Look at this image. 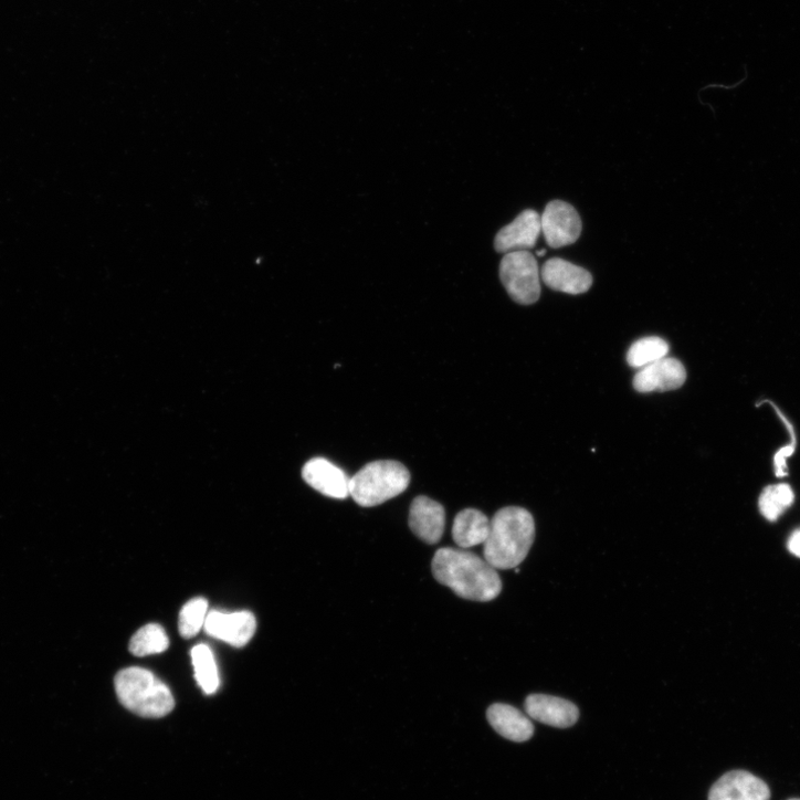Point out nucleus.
<instances>
[{"label": "nucleus", "instance_id": "obj_5", "mask_svg": "<svg viewBox=\"0 0 800 800\" xmlns=\"http://www.w3.org/2000/svg\"><path fill=\"white\" fill-rule=\"evenodd\" d=\"M501 281L520 305H533L540 297V272L536 259L528 251L510 252L502 260Z\"/></svg>", "mask_w": 800, "mask_h": 800}, {"label": "nucleus", "instance_id": "obj_7", "mask_svg": "<svg viewBox=\"0 0 800 800\" xmlns=\"http://www.w3.org/2000/svg\"><path fill=\"white\" fill-rule=\"evenodd\" d=\"M204 629L211 638L236 649H242L255 635L257 623L251 612L224 613L212 611L208 615Z\"/></svg>", "mask_w": 800, "mask_h": 800}, {"label": "nucleus", "instance_id": "obj_11", "mask_svg": "<svg viewBox=\"0 0 800 800\" xmlns=\"http://www.w3.org/2000/svg\"><path fill=\"white\" fill-rule=\"evenodd\" d=\"M540 277L549 288L569 295L583 294L592 285V276L588 271L561 259L547 261Z\"/></svg>", "mask_w": 800, "mask_h": 800}, {"label": "nucleus", "instance_id": "obj_8", "mask_svg": "<svg viewBox=\"0 0 800 800\" xmlns=\"http://www.w3.org/2000/svg\"><path fill=\"white\" fill-rule=\"evenodd\" d=\"M768 785L745 770H733L712 787L708 800H769Z\"/></svg>", "mask_w": 800, "mask_h": 800}, {"label": "nucleus", "instance_id": "obj_15", "mask_svg": "<svg viewBox=\"0 0 800 800\" xmlns=\"http://www.w3.org/2000/svg\"><path fill=\"white\" fill-rule=\"evenodd\" d=\"M487 719L501 736L512 741H527L534 735V725L529 718L510 705H492L487 710Z\"/></svg>", "mask_w": 800, "mask_h": 800}, {"label": "nucleus", "instance_id": "obj_3", "mask_svg": "<svg viewBox=\"0 0 800 800\" xmlns=\"http://www.w3.org/2000/svg\"><path fill=\"white\" fill-rule=\"evenodd\" d=\"M115 690L122 705L144 718H161L175 708L167 685L144 669L120 671L115 677Z\"/></svg>", "mask_w": 800, "mask_h": 800}, {"label": "nucleus", "instance_id": "obj_23", "mask_svg": "<svg viewBox=\"0 0 800 800\" xmlns=\"http://www.w3.org/2000/svg\"><path fill=\"white\" fill-rule=\"evenodd\" d=\"M545 254H546V251H543V252H538V253H537L538 256H544Z\"/></svg>", "mask_w": 800, "mask_h": 800}, {"label": "nucleus", "instance_id": "obj_12", "mask_svg": "<svg viewBox=\"0 0 800 800\" xmlns=\"http://www.w3.org/2000/svg\"><path fill=\"white\" fill-rule=\"evenodd\" d=\"M541 233V220L537 212L527 210L513 223L505 227L495 238L498 253H510L533 249Z\"/></svg>", "mask_w": 800, "mask_h": 800}, {"label": "nucleus", "instance_id": "obj_20", "mask_svg": "<svg viewBox=\"0 0 800 800\" xmlns=\"http://www.w3.org/2000/svg\"><path fill=\"white\" fill-rule=\"evenodd\" d=\"M794 495L787 484L766 487L759 497L761 515L769 522H776L793 503Z\"/></svg>", "mask_w": 800, "mask_h": 800}, {"label": "nucleus", "instance_id": "obj_2", "mask_svg": "<svg viewBox=\"0 0 800 800\" xmlns=\"http://www.w3.org/2000/svg\"><path fill=\"white\" fill-rule=\"evenodd\" d=\"M535 539V522L522 507H505L491 520L484 544V557L496 569L517 568L527 557Z\"/></svg>", "mask_w": 800, "mask_h": 800}, {"label": "nucleus", "instance_id": "obj_21", "mask_svg": "<svg viewBox=\"0 0 800 800\" xmlns=\"http://www.w3.org/2000/svg\"><path fill=\"white\" fill-rule=\"evenodd\" d=\"M209 615V602L206 598H193L188 602L179 614V633L182 639L194 638L206 627Z\"/></svg>", "mask_w": 800, "mask_h": 800}, {"label": "nucleus", "instance_id": "obj_4", "mask_svg": "<svg viewBox=\"0 0 800 800\" xmlns=\"http://www.w3.org/2000/svg\"><path fill=\"white\" fill-rule=\"evenodd\" d=\"M411 474L394 461H377L364 466L350 478L349 496L361 507H375L404 493Z\"/></svg>", "mask_w": 800, "mask_h": 800}, {"label": "nucleus", "instance_id": "obj_18", "mask_svg": "<svg viewBox=\"0 0 800 800\" xmlns=\"http://www.w3.org/2000/svg\"><path fill=\"white\" fill-rule=\"evenodd\" d=\"M670 352V345L661 337H644L635 341L628 352V362L631 367L642 369L665 357Z\"/></svg>", "mask_w": 800, "mask_h": 800}, {"label": "nucleus", "instance_id": "obj_17", "mask_svg": "<svg viewBox=\"0 0 800 800\" xmlns=\"http://www.w3.org/2000/svg\"><path fill=\"white\" fill-rule=\"evenodd\" d=\"M191 660L194 677L200 688L208 695L215 694L220 687V676L211 649L206 644L194 646L191 651Z\"/></svg>", "mask_w": 800, "mask_h": 800}, {"label": "nucleus", "instance_id": "obj_19", "mask_svg": "<svg viewBox=\"0 0 800 800\" xmlns=\"http://www.w3.org/2000/svg\"><path fill=\"white\" fill-rule=\"evenodd\" d=\"M169 648V639L158 624L141 628L130 640L129 651L134 656L145 657L164 653Z\"/></svg>", "mask_w": 800, "mask_h": 800}, {"label": "nucleus", "instance_id": "obj_22", "mask_svg": "<svg viewBox=\"0 0 800 800\" xmlns=\"http://www.w3.org/2000/svg\"><path fill=\"white\" fill-rule=\"evenodd\" d=\"M789 551L800 558V529L793 531L787 543Z\"/></svg>", "mask_w": 800, "mask_h": 800}, {"label": "nucleus", "instance_id": "obj_10", "mask_svg": "<svg viewBox=\"0 0 800 800\" xmlns=\"http://www.w3.org/2000/svg\"><path fill=\"white\" fill-rule=\"evenodd\" d=\"M304 481L315 491L334 499L349 496L350 478L328 460H310L303 469Z\"/></svg>", "mask_w": 800, "mask_h": 800}, {"label": "nucleus", "instance_id": "obj_1", "mask_svg": "<svg viewBox=\"0 0 800 800\" xmlns=\"http://www.w3.org/2000/svg\"><path fill=\"white\" fill-rule=\"evenodd\" d=\"M433 575L457 596L473 602H491L503 589L502 579L485 559L463 548H441L436 551Z\"/></svg>", "mask_w": 800, "mask_h": 800}, {"label": "nucleus", "instance_id": "obj_6", "mask_svg": "<svg viewBox=\"0 0 800 800\" xmlns=\"http://www.w3.org/2000/svg\"><path fill=\"white\" fill-rule=\"evenodd\" d=\"M541 232L551 249L568 246L581 234V220L577 211L562 200H552L540 217Z\"/></svg>", "mask_w": 800, "mask_h": 800}, {"label": "nucleus", "instance_id": "obj_16", "mask_svg": "<svg viewBox=\"0 0 800 800\" xmlns=\"http://www.w3.org/2000/svg\"><path fill=\"white\" fill-rule=\"evenodd\" d=\"M491 520L481 510L469 508L457 514L453 525V539L460 548L484 545L488 538Z\"/></svg>", "mask_w": 800, "mask_h": 800}, {"label": "nucleus", "instance_id": "obj_24", "mask_svg": "<svg viewBox=\"0 0 800 800\" xmlns=\"http://www.w3.org/2000/svg\"><path fill=\"white\" fill-rule=\"evenodd\" d=\"M789 800H800V799H798V798H793V799H789Z\"/></svg>", "mask_w": 800, "mask_h": 800}, {"label": "nucleus", "instance_id": "obj_13", "mask_svg": "<svg viewBox=\"0 0 800 800\" xmlns=\"http://www.w3.org/2000/svg\"><path fill=\"white\" fill-rule=\"evenodd\" d=\"M525 710L533 719L556 728L571 727L579 717V710L571 702L540 694L527 697Z\"/></svg>", "mask_w": 800, "mask_h": 800}, {"label": "nucleus", "instance_id": "obj_9", "mask_svg": "<svg viewBox=\"0 0 800 800\" xmlns=\"http://www.w3.org/2000/svg\"><path fill=\"white\" fill-rule=\"evenodd\" d=\"M687 378L684 365L675 358L665 357L639 370L633 386L639 392L667 391L681 388Z\"/></svg>", "mask_w": 800, "mask_h": 800}, {"label": "nucleus", "instance_id": "obj_14", "mask_svg": "<svg viewBox=\"0 0 800 800\" xmlns=\"http://www.w3.org/2000/svg\"><path fill=\"white\" fill-rule=\"evenodd\" d=\"M444 507L427 497H417L410 512V527L424 543L438 544L444 534L446 525Z\"/></svg>", "mask_w": 800, "mask_h": 800}]
</instances>
